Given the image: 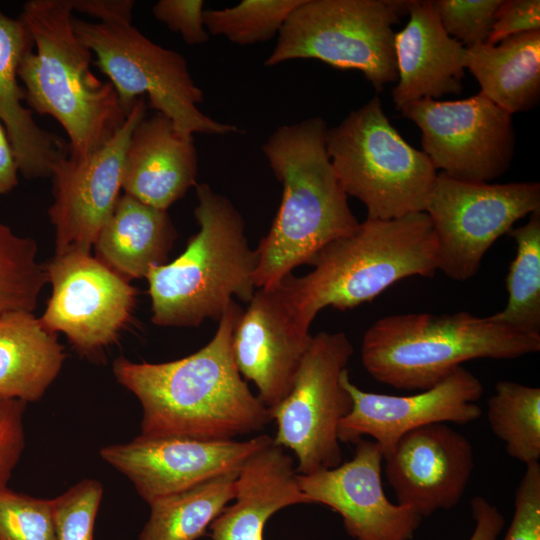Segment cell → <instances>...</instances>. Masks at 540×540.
<instances>
[{"label":"cell","instance_id":"cell-4","mask_svg":"<svg viewBox=\"0 0 540 540\" xmlns=\"http://www.w3.org/2000/svg\"><path fill=\"white\" fill-rule=\"evenodd\" d=\"M314 269L283 279L299 321L307 328L325 307L352 309L399 280L431 277L437 241L426 212L380 220L367 218L351 235L333 241L311 261Z\"/></svg>","mask_w":540,"mask_h":540},{"label":"cell","instance_id":"cell-29","mask_svg":"<svg viewBox=\"0 0 540 540\" xmlns=\"http://www.w3.org/2000/svg\"><path fill=\"white\" fill-rule=\"evenodd\" d=\"M47 283L45 264L37 260L36 242L0 221V315L33 312Z\"/></svg>","mask_w":540,"mask_h":540},{"label":"cell","instance_id":"cell-22","mask_svg":"<svg viewBox=\"0 0 540 540\" xmlns=\"http://www.w3.org/2000/svg\"><path fill=\"white\" fill-rule=\"evenodd\" d=\"M33 47L23 20L0 10V121L13 146L19 173L27 179L51 177L54 167L69 156L68 143L41 128L23 104L26 95L18 68Z\"/></svg>","mask_w":540,"mask_h":540},{"label":"cell","instance_id":"cell-37","mask_svg":"<svg viewBox=\"0 0 540 540\" xmlns=\"http://www.w3.org/2000/svg\"><path fill=\"white\" fill-rule=\"evenodd\" d=\"M539 30V0H502L486 43L495 45L510 36Z\"/></svg>","mask_w":540,"mask_h":540},{"label":"cell","instance_id":"cell-28","mask_svg":"<svg viewBox=\"0 0 540 540\" xmlns=\"http://www.w3.org/2000/svg\"><path fill=\"white\" fill-rule=\"evenodd\" d=\"M492 432L525 465L540 458V388L501 380L487 401Z\"/></svg>","mask_w":540,"mask_h":540},{"label":"cell","instance_id":"cell-38","mask_svg":"<svg viewBox=\"0 0 540 540\" xmlns=\"http://www.w3.org/2000/svg\"><path fill=\"white\" fill-rule=\"evenodd\" d=\"M133 0H72L73 11L94 17L100 23H132Z\"/></svg>","mask_w":540,"mask_h":540},{"label":"cell","instance_id":"cell-33","mask_svg":"<svg viewBox=\"0 0 540 540\" xmlns=\"http://www.w3.org/2000/svg\"><path fill=\"white\" fill-rule=\"evenodd\" d=\"M501 2L436 0L432 4L446 33L467 48L487 41Z\"/></svg>","mask_w":540,"mask_h":540},{"label":"cell","instance_id":"cell-10","mask_svg":"<svg viewBox=\"0 0 540 540\" xmlns=\"http://www.w3.org/2000/svg\"><path fill=\"white\" fill-rule=\"evenodd\" d=\"M353 351L343 332L312 336L289 393L268 409L277 426L273 442L295 454L298 474L342 463L338 426L351 411L352 398L340 376Z\"/></svg>","mask_w":540,"mask_h":540},{"label":"cell","instance_id":"cell-26","mask_svg":"<svg viewBox=\"0 0 540 540\" xmlns=\"http://www.w3.org/2000/svg\"><path fill=\"white\" fill-rule=\"evenodd\" d=\"M239 471L213 478L149 503L138 540H197L235 497Z\"/></svg>","mask_w":540,"mask_h":540},{"label":"cell","instance_id":"cell-2","mask_svg":"<svg viewBox=\"0 0 540 540\" xmlns=\"http://www.w3.org/2000/svg\"><path fill=\"white\" fill-rule=\"evenodd\" d=\"M327 130L323 118L315 116L278 127L262 146L283 195L255 249L256 289L278 284L360 224L327 153Z\"/></svg>","mask_w":540,"mask_h":540},{"label":"cell","instance_id":"cell-19","mask_svg":"<svg viewBox=\"0 0 540 540\" xmlns=\"http://www.w3.org/2000/svg\"><path fill=\"white\" fill-rule=\"evenodd\" d=\"M384 460L397 504L411 507L422 518L457 505L474 468L470 442L447 423L406 433Z\"/></svg>","mask_w":540,"mask_h":540},{"label":"cell","instance_id":"cell-35","mask_svg":"<svg viewBox=\"0 0 540 540\" xmlns=\"http://www.w3.org/2000/svg\"><path fill=\"white\" fill-rule=\"evenodd\" d=\"M26 402L0 397V489L6 488L25 448Z\"/></svg>","mask_w":540,"mask_h":540},{"label":"cell","instance_id":"cell-30","mask_svg":"<svg viewBox=\"0 0 540 540\" xmlns=\"http://www.w3.org/2000/svg\"><path fill=\"white\" fill-rule=\"evenodd\" d=\"M304 0H243L225 9L204 10L208 33L237 45L264 42L279 34L292 12Z\"/></svg>","mask_w":540,"mask_h":540},{"label":"cell","instance_id":"cell-23","mask_svg":"<svg viewBox=\"0 0 540 540\" xmlns=\"http://www.w3.org/2000/svg\"><path fill=\"white\" fill-rule=\"evenodd\" d=\"M176 237L167 211L124 194L95 241V257L129 281L146 278L167 263Z\"/></svg>","mask_w":540,"mask_h":540},{"label":"cell","instance_id":"cell-12","mask_svg":"<svg viewBox=\"0 0 540 540\" xmlns=\"http://www.w3.org/2000/svg\"><path fill=\"white\" fill-rule=\"evenodd\" d=\"M401 113L421 130L422 151L435 169L451 178L490 183L511 165L512 114L481 92L455 101L421 99Z\"/></svg>","mask_w":540,"mask_h":540},{"label":"cell","instance_id":"cell-40","mask_svg":"<svg viewBox=\"0 0 540 540\" xmlns=\"http://www.w3.org/2000/svg\"><path fill=\"white\" fill-rule=\"evenodd\" d=\"M18 165L8 134L0 122V195L12 191L18 184Z\"/></svg>","mask_w":540,"mask_h":540},{"label":"cell","instance_id":"cell-6","mask_svg":"<svg viewBox=\"0 0 540 540\" xmlns=\"http://www.w3.org/2000/svg\"><path fill=\"white\" fill-rule=\"evenodd\" d=\"M540 350V338L467 312L383 317L365 332L361 361L377 381L404 390H426L462 363L515 359Z\"/></svg>","mask_w":540,"mask_h":540},{"label":"cell","instance_id":"cell-20","mask_svg":"<svg viewBox=\"0 0 540 540\" xmlns=\"http://www.w3.org/2000/svg\"><path fill=\"white\" fill-rule=\"evenodd\" d=\"M409 20L394 36L397 84L392 99L400 110L421 99L459 94L466 48L443 29L432 1H408Z\"/></svg>","mask_w":540,"mask_h":540},{"label":"cell","instance_id":"cell-15","mask_svg":"<svg viewBox=\"0 0 540 540\" xmlns=\"http://www.w3.org/2000/svg\"><path fill=\"white\" fill-rule=\"evenodd\" d=\"M273 438L261 434L247 440H198L145 437L102 447L100 457L133 484L149 504L221 475L240 471Z\"/></svg>","mask_w":540,"mask_h":540},{"label":"cell","instance_id":"cell-9","mask_svg":"<svg viewBox=\"0 0 540 540\" xmlns=\"http://www.w3.org/2000/svg\"><path fill=\"white\" fill-rule=\"evenodd\" d=\"M407 5L400 0H304L281 28L264 65L317 59L361 71L381 92L397 81L393 25Z\"/></svg>","mask_w":540,"mask_h":540},{"label":"cell","instance_id":"cell-31","mask_svg":"<svg viewBox=\"0 0 540 540\" xmlns=\"http://www.w3.org/2000/svg\"><path fill=\"white\" fill-rule=\"evenodd\" d=\"M102 496V484L86 478L50 499L56 540H94L95 519Z\"/></svg>","mask_w":540,"mask_h":540},{"label":"cell","instance_id":"cell-24","mask_svg":"<svg viewBox=\"0 0 540 540\" xmlns=\"http://www.w3.org/2000/svg\"><path fill=\"white\" fill-rule=\"evenodd\" d=\"M64 360L57 334L46 329L33 312L0 315V397L38 401Z\"/></svg>","mask_w":540,"mask_h":540},{"label":"cell","instance_id":"cell-3","mask_svg":"<svg viewBox=\"0 0 540 540\" xmlns=\"http://www.w3.org/2000/svg\"><path fill=\"white\" fill-rule=\"evenodd\" d=\"M72 0H29L19 17L34 47L22 58L18 78L31 111L56 119L68 136L69 157L80 160L101 148L124 123L110 82L97 78L92 52L72 27Z\"/></svg>","mask_w":540,"mask_h":540},{"label":"cell","instance_id":"cell-17","mask_svg":"<svg viewBox=\"0 0 540 540\" xmlns=\"http://www.w3.org/2000/svg\"><path fill=\"white\" fill-rule=\"evenodd\" d=\"M355 444L350 461L311 474L297 473L307 504L325 505L340 514L346 532L356 540H410L422 517L387 498L381 447L364 439Z\"/></svg>","mask_w":540,"mask_h":540},{"label":"cell","instance_id":"cell-13","mask_svg":"<svg viewBox=\"0 0 540 540\" xmlns=\"http://www.w3.org/2000/svg\"><path fill=\"white\" fill-rule=\"evenodd\" d=\"M52 293L40 317L82 355L113 344L131 319L137 290L91 253L56 255L45 264Z\"/></svg>","mask_w":540,"mask_h":540},{"label":"cell","instance_id":"cell-16","mask_svg":"<svg viewBox=\"0 0 540 540\" xmlns=\"http://www.w3.org/2000/svg\"><path fill=\"white\" fill-rule=\"evenodd\" d=\"M352 398V409L339 423L340 442L356 443L370 436L384 458L406 433L435 423L467 424L478 419L481 381L460 366L434 386L407 396L366 392L357 387L345 369L340 376Z\"/></svg>","mask_w":540,"mask_h":540},{"label":"cell","instance_id":"cell-32","mask_svg":"<svg viewBox=\"0 0 540 540\" xmlns=\"http://www.w3.org/2000/svg\"><path fill=\"white\" fill-rule=\"evenodd\" d=\"M0 540H56L51 500L0 489Z\"/></svg>","mask_w":540,"mask_h":540},{"label":"cell","instance_id":"cell-39","mask_svg":"<svg viewBox=\"0 0 540 540\" xmlns=\"http://www.w3.org/2000/svg\"><path fill=\"white\" fill-rule=\"evenodd\" d=\"M470 507L475 527L469 540H496L505 525L498 508L482 496L474 497Z\"/></svg>","mask_w":540,"mask_h":540},{"label":"cell","instance_id":"cell-8","mask_svg":"<svg viewBox=\"0 0 540 540\" xmlns=\"http://www.w3.org/2000/svg\"><path fill=\"white\" fill-rule=\"evenodd\" d=\"M72 27L95 54V65L109 78L126 115L144 96L150 107L184 134L241 132L233 124L205 115L198 108L203 91L192 79L184 56L152 42L132 23L87 22L73 17Z\"/></svg>","mask_w":540,"mask_h":540},{"label":"cell","instance_id":"cell-34","mask_svg":"<svg viewBox=\"0 0 540 540\" xmlns=\"http://www.w3.org/2000/svg\"><path fill=\"white\" fill-rule=\"evenodd\" d=\"M502 540H540V465H526L515 492L514 514Z\"/></svg>","mask_w":540,"mask_h":540},{"label":"cell","instance_id":"cell-14","mask_svg":"<svg viewBox=\"0 0 540 540\" xmlns=\"http://www.w3.org/2000/svg\"><path fill=\"white\" fill-rule=\"evenodd\" d=\"M139 97L112 138L88 157L62 159L53 169V202L48 209L55 227L56 255L90 253L120 197L124 161L131 134L145 117Z\"/></svg>","mask_w":540,"mask_h":540},{"label":"cell","instance_id":"cell-27","mask_svg":"<svg viewBox=\"0 0 540 540\" xmlns=\"http://www.w3.org/2000/svg\"><path fill=\"white\" fill-rule=\"evenodd\" d=\"M509 235L516 242V256L506 278L508 302L489 320L525 335L540 338V211Z\"/></svg>","mask_w":540,"mask_h":540},{"label":"cell","instance_id":"cell-25","mask_svg":"<svg viewBox=\"0 0 540 540\" xmlns=\"http://www.w3.org/2000/svg\"><path fill=\"white\" fill-rule=\"evenodd\" d=\"M466 69L478 81L480 92L510 114L534 108L540 99V30L495 45L467 47Z\"/></svg>","mask_w":540,"mask_h":540},{"label":"cell","instance_id":"cell-5","mask_svg":"<svg viewBox=\"0 0 540 540\" xmlns=\"http://www.w3.org/2000/svg\"><path fill=\"white\" fill-rule=\"evenodd\" d=\"M195 189L199 231L175 260L151 268L146 276L152 322L159 326L219 321L233 297L249 303L256 291L257 256L248 244L241 214L208 184Z\"/></svg>","mask_w":540,"mask_h":540},{"label":"cell","instance_id":"cell-21","mask_svg":"<svg viewBox=\"0 0 540 540\" xmlns=\"http://www.w3.org/2000/svg\"><path fill=\"white\" fill-rule=\"evenodd\" d=\"M193 135L156 112L134 128L125 154L122 189L140 202L165 210L197 185Z\"/></svg>","mask_w":540,"mask_h":540},{"label":"cell","instance_id":"cell-36","mask_svg":"<svg viewBox=\"0 0 540 540\" xmlns=\"http://www.w3.org/2000/svg\"><path fill=\"white\" fill-rule=\"evenodd\" d=\"M202 0H160L152 14L170 30L181 35L188 45L204 44L209 39L203 18Z\"/></svg>","mask_w":540,"mask_h":540},{"label":"cell","instance_id":"cell-1","mask_svg":"<svg viewBox=\"0 0 540 540\" xmlns=\"http://www.w3.org/2000/svg\"><path fill=\"white\" fill-rule=\"evenodd\" d=\"M242 312L231 302L213 338L186 357L163 363L114 360L117 382L141 404L140 435L232 440L272 421L233 358L232 334Z\"/></svg>","mask_w":540,"mask_h":540},{"label":"cell","instance_id":"cell-7","mask_svg":"<svg viewBox=\"0 0 540 540\" xmlns=\"http://www.w3.org/2000/svg\"><path fill=\"white\" fill-rule=\"evenodd\" d=\"M326 149L343 190L364 204L367 218L425 212L438 172L393 127L378 96L327 130Z\"/></svg>","mask_w":540,"mask_h":540},{"label":"cell","instance_id":"cell-18","mask_svg":"<svg viewBox=\"0 0 540 540\" xmlns=\"http://www.w3.org/2000/svg\"><path fill=\"white\" fill-rule=\"evenodd\" d=\"M312 335L298 319L283 280L256 289L232 334V352L241 376L252 381L269 409L290 391Z\"/></svg>","mask_w":540,"mask_h":540},{"label":"cell","instance_id":"cell-11","mask_svg":"<svg viewBox=\"0 0 540 540\" xmlns=\"http://www.w3.org/2000/svg\"><path fill=\"white\" fill-rule=\"evenodd\" d=\"M536 211L539 182H467L439 172L425 210L437 241V269L456 281L472 278L492 244Z\"/></svg>","mask_w":540,"mask_h":540}]
</instances>
